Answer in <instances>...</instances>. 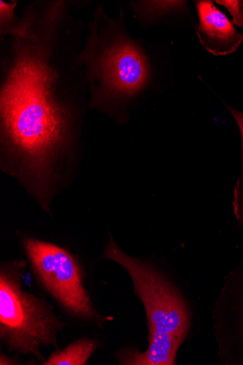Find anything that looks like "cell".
<instances>
[{
  "mask_svg": "<svg viewBox=\"0 0 243 365\" xmlns=\"http://www.w3.org/2000/svg\"><path fill=\"white\" fill-rule=\"evenodd\" d=\"M75 3L34 1L0 38V167L34 191L71 176L82 155L86 26L71 12Z\"/></svg>",
  "mask_w": 243,
  "mask_h": 365,
  "instance_id": "obj_1",
  "label": "cell"
},
{
  "mask_svg": "<svg viewBox=\"0 0 243 365\" xmlns=\"http://www.w3.org/2000/svg\"><path fill=\"white\" fill-rule=\"evenodd\" d=\"M117 19L98 4L87 25L78 60L88 89L89 108L125 124L140 107L166 87L167 53L133 38L120 6Z\"/></svg>",
  "mask_w": 243,
  "mask_h": 365,
  "instance_id": "obj_2",
  "label": "cell"
},
{
  "mask_svg": "<svg viewBox=\"0 0 243 365\" xmlns=\"http://www.w3.org/2000/svg\"><path fill=\"white\" fill-rule=\"evenodd\" d=\"M103 258L118 263L130 277L135 294L147 314L149 346L146 351L122 349L120 364L175 365L177 352L191 326L190 305L180 289L154 264L123 252L110 235Z\"/></svg>",
  "mask_w": 243,
  "mask_h": 365,
  "instance_id": "obj_3",
  "label": "cell"
},
{
  "mask_svg": "<svg viewBox=\"0 0 243 365\" xmlns=\"http://www.w3.org/2000/svg\"><path fill=\"white\" fill-rule=\"evenodd\" d=\"M24 260L1 264L0 269V339L9 351L46 361L43 347L58 346L57 335L65 324L47 302L26 291L22 277Z\"/></svg>",
  "mask_w": 243,
  "mask_h": 365,
  "instance_id": "obj_4",
  "label": "cell"
},
{
  "mask_svg": "<svg viewBox=\"0 0 243 365\" xmlns=\"http://www.w3.org/2000/svg\"><path fill=\"white\" fill-rule=\"evenodd\" d=\"M22 244L34 277L66 313L98 324L103 323L84 287L80 262L71 252L29 237H24Z\"/></svg>",
  "mask_w": 243,
  "mask_h": 365,
  "instance_id": "obj_5",
  "label": "cell"
},
{
  "mask_svg": "<svg viewBox=\"0 0 243 365\" xmlns=\"http://www.w3.org/2000/svg\"><path fill=\"white\" fill-rule=\"evenodd\" d=\"M195 3L200 20L196 33L200 44L214 56L235 52L243 41V34L211 0Z\"/></svg>",
  "mask_w": 243,
  "mask_h": 365,
  "instance_id": "obj_6",
  "label": "cell"
},
{
  "mask_svg": "<svg viewBox=\"0 0 243 365\" xmlns=\"http://www.w3.org/2000/svg\"><path fill=\"white\" fill-rule=\"evenodd\" d=\"M185 1H138L130 7L135 18L144 26H150L172 14L187 9Z\"/></svg>",
  "mask_w": 243,
  "mask_h": 365,
  "instance_id": "obj_7",
  "label": "cell"
},
{
  "mask_svg": "<svg viewBox=\"0 0 243 365\" xmlns=\"http://www.w3.org/2000/svg\"><path fill=\"white\" fill-rule=\"evenodd\" d=\"M98 347V341L83 338L63 350L57 349L43 365H86Z\"/></svg>",
  "mask_w": 243,
  "mask_h": 365,
  "instance_id": "obj_8",
  "label": "cell"
},
{
  "mask_svg": "<svg viewBox=\"0 0 243 365\" xmlns=\"http://www.w3.org/2000/svg\"><path fill=\"white\" fill-rule=\"evenodd\" d=\"M227 9L232 16V24L243 29V1L241 0H217L215 1Z\"/></svg>",
  "mask_w": 243,
  "mask_h": 365,
  "instance_id": "obj_9",
  "label": "cell"
},
{
  "mask_svg": "<svg viewBox=\"0 0 243 365\" xmlns=\"http://www.w3.org/2000/svg\"><path fill=\"white\" fill-rule=\"evenodd\" d=\"M227 107V109L231 113L232 115L234 117V120H236L238 127L239 128L240 135H241V139H242V180H243V113L234 110L232 107L225 105Z\"/></svg>",
  "mask_w": 243,
  "mask_h": 365,
  "instance_id": "obj_10",
  "label": "cell"
},
{
  "mask_svg": "<svg viewBox=\"0 0 243 365\" xmlns=\"http://www.w3.org/2000/svg\"><path fill=\"white\" fill-rule=\"evenodd\" d=\"M21 362L19 359H16V357H10L1 353V357H0V364H21Z\"/></svg>",
  "mask_w": 243,
  "mask_h": 365,
  "instance_id": "obj_11",
  "label": "cell"
},
{
  "mask_svg": "<svg viewBox=\"0 0 243 365\" xmlns=\"http://www.w3.org/2000/svg\"><path fill=\"white\" fill-rule=\"evenodd\" d=\"M239 219H241L243 222V184H242V202H241V207L239 211Z\"/></svg>",
  "mask_w": 243,
  "mask_h": 365,
  "instance_id": "obj_12",
  "label": "cell"
}]
</instances>
